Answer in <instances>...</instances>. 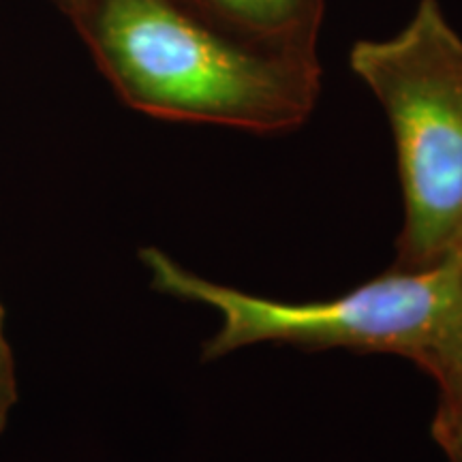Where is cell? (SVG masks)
I'll return each instance as SVG.
<instances>
[{
	"label": "cell",
	"instance_id": "obj_1",
	"mask_svg": "<svg viewBox=\"0 0 462 462\" xmlns=\"http://www.w3.org/2000/svg\"><path fill=\"white\" fill-rule=\"evenodd\" d=\"M84 11L103 71L143 114L281 135L319 101L317 50L248 42L189 0H88Z\"/></svg>",
	"mask_w": 462,
	"mask_h": 462
},
{
	"label": "cell",
	"instance_id": "obj_2",
	"mask_svg": "<svg viewBox=\"0 0 462 462\" xmlns=\"http://www.w3.org/2000/svg\"><path fill=\"white\" fill-rule=\"evenodd\" d=\"M349 67L388 118L404 221L396 270H424L462 245V34L439 0H420L401 31L362 39Z\"/></svg>",
	"mask_w": 462,
	"mask_h": 462
},
{
	"label": "cell",
	"instance_id": "obj_3",
	"mask_svg": "<svg viewBox=\"0 0 462 462\" xmlns=\"http://www.w3.org/2000/svg\"><path fill=\"white\" fill-rule=\"evenodd\" d=\"M140 257L159 293L217 310L221 323L204 345L206 362L265 343L418 362L462 319V279L454 257L424 270L390 268L351 291L310 302L263 298L204 279L157 246L142 248Z\"/></svg>",
	"mask_w": 462,
	"mask_h": 462
},
{
	"label": "cell",
	"instance_id": "obj_4",
	"mask_svg": "<svg viewBox=\"0 0 462 462\" xmlns=\"http://www.w3.org/2000/svg\"><path fill=\"white\" fill-rule=\"evenodd\" d=\"M195 9L248 42L317 50L326 0H189Z\"/></svg>",
	"mask_w": 462,
	"mask_h": 462
},
{
	"label": "cell",
	"instance_id": "obj_5",
	"mask_svg": "<svg viewBox=\"0 0 462 462\" xmlns=\"http://www.w3.org/2000/svg\"><path fill=\"white\" fill-rule=\"evenodd\" d=\"M415 366L437 381L441 396L462 401V319L435 346L418 357Z\"/></svg>",
	"mask_w": 462,
	"mask_h": 462
},
{
	"label": "cell",
	"instance_id": "obj_6",
	"mask_svg": "<svg viewBox=\"0 0 462 462\" xmlns=\"http://www.w3.org/2000/svg\"><path fill=\"white\" fill-rule=\"evenodd\" d=\"M430 430L446 458L449 462H462V401L439 396Z\"/></svg>",
	"mask_w": 462,
	"mask_h": 462
},
{
	"label": "cell",
	"instance_id": "obj_7",
	"mask_svg": "<svg viewBox=\"0 0 462 462\" xmlns=\"http://www.w3.org/2000/svg\"><path fill=\"white\" fill-rule=\"evenodd\" d=\"M17 401V377L11 345L5 337V309L0 304V435H3L11 407Z\"/></svg>",
	"mask_w": 462,
	"mask_h": 462
},
{
	"label": "cell",
	"instance_id": "obj_8",
	"mask_svg": "<svg viewBox=\"0 0 462 462\" xmlns=\"http://www.w3.org/2000/svg\"><path fill=\"white\" fill-rule=\"evenodd\" d=\"M69 7H73L75 11H84L86 5H88V0H65Z\"/></svg>",
	"mask_w": 462,
	"mask_h": 462
},
{
	"label": "cell",
	"instance_id": "obj_9",
	"mask_svg": "<svg viewBox=\"0 0 462 462\" xmlns=\"http://www.w3.org/2000/svg\"><path fill=\"white\" fill-rule=\"evenodd\" d=\"M454 262L458 265V273H460V279H462V245L458 246V251L454 253Z\"/></svg>",
	"mask_w": 462,
	"mask_h": 462
}]
</instances>
